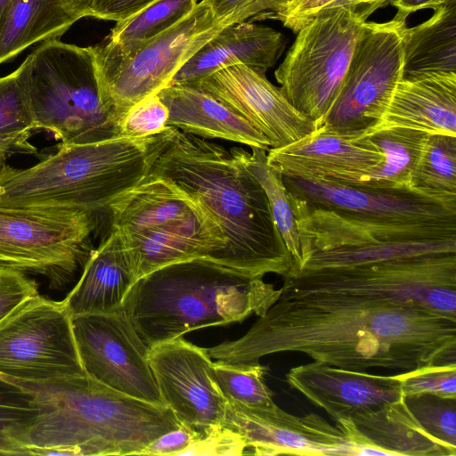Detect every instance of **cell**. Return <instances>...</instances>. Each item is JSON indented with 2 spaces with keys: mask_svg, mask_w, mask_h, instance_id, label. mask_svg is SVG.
Listing matches in <instances>:
<instances>
[{
  "mask_svg": "<svg viewBox=\"0 0 456 456\" xmlns=\"http://www.w3.org/2000/svg\"><path fill=\"white\" fill-rule=\"evenodd\" d=\"M282 278L276 301L241 338L208 348L211 359L254 364L297 352L347 370L398 372L456 364L455 318L375 281Z\"/></svg>",
  "mask_w": 456,
  "mask_h": 456,
  "instance_id": "1",
  "label": "cell"
},
{
  "mask_svg": "<svg viewBox=\"0 0 456 456\" xmlns=\"http://www.w3.org/2000/svg\"><path fill=\"white\" fill-rule=\"evenodd\" d=\"M150 173L171 180L217 225L225 240L217 263L260 277L291 273L292 256L266 194L237 147L226 149L177 129Z\"/></svg>",
  "mask_w": 456,
  "mask_h": 456,
  "instance_id": "2",
  "label": "cell"
},
{
  "mask_svg": "<svg viewBox=\"0 0 456 456\" xmlns=\"http://www.w3.org/2000/svg\"><path fill=\"white\" fill-rule=\"evenodd\" d=\"M0 377L28 392L37 409L26 455H142L182 426L167 406L121 394L87 374L46 381Z\"/></svg>",
  "mask_w": 456,
  "mask_h": 456,
  "instance_id": "3",
  "label": "cell"
},
{
  "mask_svg": "<svg viewBox=\"0 0 456 456\" xmlns=\"http://www.w3.org/2000/svg\"><path fill=\"white\" fill-rule=\"evenodd\" d=\"M279 289L208 258L160 267L138 279L122 308L149 348L210 326L263 315Z\"/></svg>",
  "mask_w": 456,
  "mask_h": 456,
  "instance_id": "4",
  "label": "cell"
},
{
  "mask_svg": "<svg viewBox=\"0 0 456 456\" xmlns=\"http://www.w3.org/2000/svg\"><path fill=\"white\" fill-rule=\"evenodd\" d=\"M168 126L145 137L60 143L36 166L0 167V206L97 212L142 182L175 134Z\"/></svg>",
  "mask_w": 456,
  "mask_h": 456,
  "instance_id": "5",
  "label": "cell"
},
{
  "mask_svg": "<svg viewBox=\"0 0 456 456\" xmlns=\"http://www.w3.org/2000/svg\"><path fill=\"white\" fill-rule=\"evenodd\" d=\"M282 178L298 234L339 245L367 240L456 239V211L408 188Z\"/></svg>",
  "mask_w": 456,
  "mask_h": 456,
  "instance_id": "6",
  "label": "cell"
},
{
  "mask_svg": "<svg viewBox=\"0 0 456 456\" xmlns=\"http://www.w3.org/2000/svg\"><path fill=\"white\" fill-rule=\"evenodd\" d=\"M19 68L35 129L51 132L64 144L117 137L116 123L101 101L92 46L45 41Z\"/></svg>",
  "mask_w": 456,
  "mask_h": 456,
  "instance_id": "7",
  "label": "cell"
},
{
  "mask_svg": "<svg viewBox=\"0 0 456 456\" xmlns=\"http://www.w3.org/2000/svg\"><path fill=\"white\" fill-rule=\"evenodd\" d=\"M242 11L214 17L201 0L179 23L126 54L92 46L101 101L116 127L121 117L142 99L167 86L180 68L224 28L245 21Z\"/></svg>",
  "mask_w": 456,
  "mask_h": 456,
  "instance_id": "8",
  "label": "cell"
},
{
  "mask_svg": "<svg viewBox=\"0 0 456 456\" xmlns=\"http://www.w3.org/2000/svg\"><path fill=\"white\" fill-rule=\"evenodd\" d=\"M366 20L342 6L321 11L298 30L274 72L289 102L316 126L338 94Z\"/></svg>",
  "mask_w": 456,
  "mask_h": 456,
  "instance_id": "9",
  "label": "cell"
},
{
  "mask_svg": "<svg viewBox=\"0 0 456 456\" xmlns=\"http://www.w3.org/2000/svg\"><path fill=\"white\" fill-rule=\"evenodd\" d=\"M95 213L0 206V267L69 283L93 251Z\"/></svg>",
  "mask_w": 456,
  "mask_h": 456,
  "instance_id": "10",
  "label": "cell"
},
{
  "mask_svg": "<svg viewBox=\"0 0 456 456\" xmlns=\"http://www.w3.org/2000/svg\"><path fill=\"white\" fill-rule=\"evenodd\" d=\"M406 20L365 22L343 84L317 130L364 136L380 119L403 77V32Z\"/></svg>",
  "mask_w": 456,
  "mask_h": 456,
  "instance_id": "11",
  "label": "cell"
},
{
  "mask_svg": "<svg viewBox=\"0 0 456 456\" xmlns=\"http://www.w3.org/2000/svg\"><path fill=\"white\" fill-rule=\"evenodd\" d=\"M0 373L31 381L86 374L62 301L37 294L0 323Z\"/></svg>",
  "mask_w": 456,
  "mask_h": 456,
  "instance_id": "12",
  "label": "cell"
},
{
  "mask_svg": "<svg viewBox=\"0 0 456 456\" xmlns=\"http://www.w3.org/2000/svg\"><path fill=\"white\" fill-rule=\"evenodd\" d=\"M72 326L88 376L121 394L166 406L149 363L150 348L122 306L107 314L74 317Z\"/></svg>",
  "mask_w": 456,
  "mask_h": 456,
  "instance_id": "13",
  "label": "cell"
},
{
  "mask_svg": "<svg viewBox=\"0 0 456 456\" xmlns=\"http://www.w3.org/2000/svg\"><path fill=\"white\" fill-rule=\"evenodd\" d=\"M148 360L164 403L182 426L199 438L223 427L226 398L207 348L182 336L150 348Z\"/></svg>",
  "mask_w": 456,
  "mask_h": 456,
  "instance_id": "14",
  "label": "cell"
},
{
  "mask_svg": "<svg viewBox=\"0 0 456 456\" xmlns=\"http://www.w3.org/2000/svg\"><path fill=\"white\" fill-rule=\"evenodd\" d=\"M223 427L238 434L255 455H354L341 430L322 416H296L226 399Z\"/></svg>",
  "mask_w": 456,
  "mask_h": 456,
  "instance_id": "15",
  "label": "cell"
},
{
  "mask_svg": "<svg viewBox=\"0 0 456 456\" xmlns=\"http://www.w3.org/2000/svg\"><path fill=\"white\" fill-rule=\"evenodd\" d=\"M191 86L247 119L267 138L271 148L287 146L317 130L316 124L299 113L280 87L245 65L224 68Z\"/></svg>",
  "mask_w": 456,
  "mask_h": 456,
  "instance_id": "16",
  "label": "cell"
},
{
  "mask_svg": "<svg viewBox=\"0 0 456 456\" xmlns=\"http://www.w3.org/2000/svg\"><path fill=\"white\" fill-rule=\"evenodd\" d=\"M268 164L282 175L351 184L384 161L368 136H343L319 130L281 148H270Z\"/></svg>",
  "mask_w": 456,
  "mask_h": 456,
  "instance_id": "17",
  "label": "cell"
},
{
  "mask_svg": "<svg viewBox=\"0 0 456 456\" xmlns=\"http://www.w3.org/2000/svg\"><path fill=\"white\" fill-rule=\"evenodd\" d=\"M286 381L335 420L404 397L399 372L379 375L313 362L291 368Z\"/></svg>",
  "mask_w": 456,
  "mask_h": 456,
  "instance_id": "18",
  "label": "cell"
},
{
  "mask_svg": "<svg viewBox=\"0 0 456 456\" xmlns=\"http://www.w3.org/2000/svg\"><path fill=\"white\" fill-rule=\"evenodd\" d=\"M335 421L354 455H456L423 428L403 398Z\"/></svg>",
  "mask_w": 456,
  "mask_h": 456,
  "instance_id": "19",
  "label": "cell"
},
{
  "mask_svg": "<svg viewBox=\"0 0 456 456\" xmlns=\"http://www.w3.org/2000/svg\"><path fill=\"white\" fill-rule=\"evenodd\" d=\"M286 46L284 36L251 21L224 28L175 73L168 86H191L226 67L242 64L265 75Z\"/></svg>",
  "mask_w": 456,
  "mask_h": 456,
  "instance_id": "20",
  "label": "cell"
},
{
  "mask_svg": "<svg viewBox=\"0 0 456 456\" xmlns=\"http://www.w3.org/2000/svg\"><path fill=\"white\" fill-rule=\"evenodd\" d=\"M118 233L128 252L135 281L178 262L194 258L217 262L225 246L221 231L208 216H194L173 225Z\"/></svg>",
  "mask_w": 456,
  "mask_h": 456,
  "instance_id": "21",
  "label": "cell"
},
{
  "mask_svg": "<svg viewBox=\"0 0 456 456\" xmlns=\"http://www.w3.org/2000/svg\"><path fill=\"white\" fill-rule=\"evenodd\" d=\"M135 282L133 265L120 234L110 230L83 266L80 279L62 303L71 318L120 308Z\"/></svg>",
  "mask_w": 456,
  "mask_h": 456,
  "instance_id": "22",
  "label": "cell"
},
{
  "mask_svg": "<svg viewBox=\"0 0 456 456\" xmlns=\"http://www.w3.org/2000/svg\"><path fill=\"white\" fill-rule=\"evenodd\" d=\"M389 127L456 136V75L402 78L380 119L366 134Z\"/></svg>",
  "mask_w": 456,
  "mask_h": 456,
  "instance_id": "23",
  "label": "cell"
},
{
  "mask_svg": "<svg viewBox=\"0 0 456 456\" xmlns=\"http://www.w3.org/2000/svg\"><path fill=\"white\" fill-rule=\"evenodd\" d=\"M157 94L168 110L167 126L201 138L271 148L267 138L247 119L194 86H167Z\"/></svg>",
  "mask_w": 456,
  "mask_h": 456,
  "instance_id": "24",
  "label": "cell"
},
{
  "mask_svg": "<svg viewBox=\"0 0 456 456\" xmlns=\"http://www.w3.org/2000/svg\"><path fill=\"white\" fill-rule=\"evenodd\" d=\"M106 210L110 213V229L121 233L173 225L194 216H208L171 180L151 173L113 200Z\"/></svg>",
  "mask_w": 456,
  "mask_h": 456,
  "instance_id": "25",
  "label": "cell"
},
{
  "mask_svg": "<svg viewBox=\"0 0 456 456\" xmlns=\"http://www.w3.org/2000/svg\"><path fill=\"white\" fill-rule=\"evenodd\" d=\"M403 79L456 75V0L403 32Z\"/></svg>",
  "mask_w": 456,
  "mask_h": 456,
  "instance_id": "26",
  "label": "cell"
},
{
  "mask_svg": "<svg viewBox=\"0 0 456 456\" xmlns=\"http://www.w3.org/2000/svg\"><path fill=\"white\" fill-rule=\"evenodd\" d=\"M77 20L65 0H11L0 21V64L37 43L59 39Z\"/></svg>",
  "mask_w": 456,
  "mask_h": 456,
  "instance_id": "27",
  "label": "cell"
},
{
  "mask_svg": "<svg viewBox=\"0 0 456 456\" xmlns=\"http://www.w3.org/2000/svg\"><path fill=\"white\" fill-rule=\"evenodd\" d=\"M428 135L427 133L404 127H389L364 135L380 149L384 161L375 168L362 173L349 185L386 189L408 188L411 174Z\"/></svg>",
  "mask_w": 456,
  "mask_h": 456,
  "instance_id": "28",
  "label": "cell"
},
{
  "mask_svg": "<svg viewBox=\"0 0 456 456\" xmlns=\"http://www.w3.org/2000/svg\"><path fill=\"white\" fill-rule=\"evenodd\" d=\"M408 188L456 211V136L428 135Z\"/></svg>",
  "mask_w": 456,
  "mask_h": 456,
  "instance_id": "29",
  "label": "cell"
},
{
  "mask_svg": "<svg viewBox=\"0 0 456 456\" xmlns=\"http://www.w3.org/2000/svg\"><path fill=\"white\" fill-rule=\"evenodd\" d=\"M433 253H456V239L393 240L314 251L303 259L296 272Z\"/></svg>",
  "mask_w": 456,
  "mask_h": 456,
  "instance_id": "30",
  "label": "cell"
},
{
  "mask_svg": "<svg viewBox=\"0 0 456 456\" xmlns=\"http://www.w3.org/2000/svg\"><path fill=\"white\" fill-rule=\"evenodd\" d=\"M197 4L198 0H156L118 21L101 45L109 52L126 54L179 23Z\"/></svg>",
  "mask_w": 456,
  "mask_h": 456,
  "instance_id": "31",
  "label": "cell"
},
{
  "mask_svg": "<svg viewBox=\"0 0 456 456\" xmlns=\"http://www.w3.org/2000/svg\"><path fill=\"white\" fill-rule=\"evenodd\" d=\"M237 151L246 168L257 179L266 194L275 225L292 256L293 273L300 264V243L297 224L282 174L268 164L267 151L265 149L251 147L249 152L237 147Z\"/></svg>",
  "mask_w": 456,
  "mask_h": 456,
  "instance_id": "32",
  "label": "cell"
},
{
  "mask_svg": "<svg viewBox=\"0 0 456 456\" xmlns=\"http://www.w3.org/2000/svg\"><path fill=\"white\" fill-rule=\"evenodd\" d=\"M37 415L31 395L0 377V455H26V439Z\"/></svg>",
  "mask_w": 456,
  "mask_h": 456,
  "instance_id": "33",
  "label": "cell"
},
{
  "mask_svg": "<svg viewBox=\"0 0 456 456\" xmlns=\"http://www.w3.org/2000/svg\"><path fill=\"white\" fill-rule=\"evenodd\" d=\"M267 367L254 364H230L214 361L216 383L226 399L252 408H273V393L265 382Z\"/></svg>",
  "mask_w": 456,
  "mask_h": 456,
  "instance_id": "34",
  "label": "cell"
},
{
  "mask_svg": "<svg viewBox=\"0 0 456 456\" xmlns=\"http://www.w3.org/2000/svg\"><path fill=\"white\" fill-rule=\"evenodd\" d=\"M403 400L431 436L456 449V399L420 395L404 396Z\"/></svg>",
  "mask_w": 456,
  "mask_h": 456,
  "instance_id": "35",
  "label": "cell"
},
{
  "mask_svg": "<svg viewBox=\"0 0 456 456\" xmlns=\"http://www.w3.org/2000/svg\"><path fill=\"white\" fill-rule=\"evenodd\" d=\"M35 130L20 68L0 77V134Z\"/></svg>",
  "mask_w": 456,
  "mask_h": 456,
  "instance_id": "36",
  "label": "cell"
},
{
  "mask_svg": "<svg viewBox=\"0 0 456 456\" xmlns=\"http://www.w3.org/2000/svg\"><path fill=\"white\" fill-rule=\"evenodd\" d=\"M399 373L404 396L430 395L456 399V364L425 366Z\"/></svg>",
  "mask_w": 456,
  "mask_h": 456,
  "instance_id": "37",
  "label": "cell"
},
{
  "mask_svg": "<svg viewBox=\"0 0 456 456\" xmlns=\"http://www.w3.org/2000/svg\"><path fill=\"white\" fill-rule=\"evenodd\" d=\"M168 110L158 94L132 106L117 124V137H145L167 128Z\"/></svg>",
  "mask_w": 456,
  "mask_h": 456,
  "instance_id": "38",
  "label": "cell"
},
{
  "mask_svg": "<svg viewBox=\"0 0 456 456\" xmlns=\"http://www.w3.org/2000/svg\"><path fill=\"white\" fill-rule=\"evenodd\" d=\"M37 294L36 281L27 273L0 267V323L25 300Z\"/></svg>",
  "mask_w": 456,
  "mask_h": 456,
  "instance_id": "39",
  "label": "cell"
},
{
  "mask_svg": "<svg viewBox=\"0 0 456 456\" xmlns=\"http://www.w3.org/2000/svg\"><path fill=\"white\" fill-rule=\"evenodd\" d=\"M247 449L244 440L226 428L197 439L182 455H242Z\"/></svg>",
  "mask_w": 456,
  "mask_h": 456,
  "instance_id": "40",
  "label": "cell"
},
{
  "mask_svg": "<svg viewBox=\"0 0 456 456\" xmlns=\"http://www.w3.org/2000/svg\"><path fill=\"white\" fill-rule=\"evenodd\" d=\"M338 0H288L280 6L270 19L278 20L297 33L321 11L329 8Z\"/></svg>",
  "mask_w": 456,
  "mask_h": 456,
  "instance_id": "41",
  "label": "cell"
},
{
  "mask_svg": "<svg viewBox=\"0 0 456 456\" xmlns=\"http://www.w3.org/2000/svg\"><path fill=\"white\" fill-rule=\"evenodd\" d=\"M199 436L186 427L171 430L152 441L142 455H182Z\"/></svg>",
  "mask_w": 456,
  "mask_h": 456,
  "instance_id": "42",
  "label": "cell"
},
{
  "mask_svg": "<svg viewBox=\"0 0 456 456\" xmlns=\"http://www.w3.org/2000/svg\"><path fill=\"white\" fill-rule=\"evenodd\" d=\"M156 0H92L88 17L114 20L127 19Z\"/></svg>",
  "mask_w": 456,
  "mask_h": 456,
  "instance_id": "43",
  "label": "cell"
},
{
  "mask_svg": "<svg viewBox=\"0 0 456 456\" xmlns=\"http://www.w3.org/2000/svg\"><path fill=\"white\" fill-rule=\"evenodd\" d=\"M32 131L0 134V167L14 154H37V149L29 142Z\"/></svg>",
  "mask_w": 456,
  "mask_h": 456,
  "instance_id": "44",
  "label": "cell"
},
{
  "mask_svg": "<svg viewBox=\"0 0 456 456\" xmlns=\"http://www.w3.org/2000/svg\"><path fill=\"white\" fill-rule=\"evenodd\" d=\"M448 0H391L390 4L397 9L394 18L406 20L407 17L419 10L440 7Z\"/></svg>",
  "mask_w": 456,
  "mask_h": 456,
  "instance_id": "45",
  "label": "cell"
},
{
  "mask_svg": "<svg viewBox=\"0 0 456 456\" xmlns=\"http://www.w3.org/2000/svg\"><path fill=\"white\" fill-rule=\"evenodd\" d=\"M209 6L216 19H225L237 13L255 0H203Z\"/></svg>",
  "mask_w": 456,
  "mask_h": 456,
  "instance_id": "46",
  "label": "cell"
},
{
  "mask_svg": "<svg viewBox=\"0 0 456 456\" xmlns=\"http://www.w3.org/2000/svg\"><path fill=\"white\" fill-rule=\"evenodd\" d=\"M391 0H338L331 6L346 7L359 12L366 19L379 8L390 4Z\"/></svg>",
  "mask_w": 456,
  "mask_h": 456,
  "instance_id": "47",
  "label": "cell"
},
{
  "mask_svg": "<svg viewBox=\"0 0 456 456\" xmlns=\"http://www.w3.org/2000/svg\"><path fill=\"white\" fill-rule=\"evenodd\" d=\"M72 12L78 20L88 17L92 0H65Z\"/></svg>",
  "mask_w": 456,
  "mask_h": 456,
  "instance_id": "48",
  "label": "cell"
},
{
  "mask_svg": "<svg viewBox=\"0 0 456 456\" xmlns=\"http://www.w3.org/2000/svg\"><path fill=\"white\" fill-rule=\"evenodd\" d=\"M10 3L11 0H0V21L3 19Z\"/></svg>",
  "mask_w": 456,
  "mask_h": 456,
  "instance_id": "49",
  "label": "cell"
}]
</instances>
